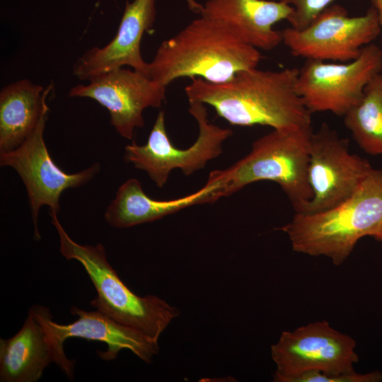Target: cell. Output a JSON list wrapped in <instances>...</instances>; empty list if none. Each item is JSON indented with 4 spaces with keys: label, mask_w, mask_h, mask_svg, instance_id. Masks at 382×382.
Wrapping results in <instances>:
<instances>
[{
    "label": "cell",
    "mask_w": 382,
    "mask_h": 382,
    "mask_svg": "<svg viewBox=\"0 0 382 382\" xmlns=\"http://www.w3.org/2000/svg\"><path fill=\"white\" fill-rule=\"evenodd\" d=\"M299 72L297 68L271 71L256 67L240 71L224 83L192 78L185 91L189 103L210 105L231 125L311 127L312 113L297 91Z\"/></svg>",
    "instance_id": "1"
},
{
    "label": "cell",
    "mask_w": 382,
    "mask_h": 382,
    "mask_svg": "<svg viewBox=\"0 0 382 382\" xmlns=\"http://www.w3.org/2000/svg\"><path fill=\"white\" fill-rule=\"evenodd\" d=\"M189 103V112L199 127L198 137L190 146L179 149L171 142L166 129L165 113L160 111L146 143L139 145L132 141L125 148V161L145 171L159 188L165 185L175 169L181 170L185 175L203 169L209 161L221 155L223 143L233 134L231 129L210 122L204 104Z\"/></svg>",
    "instance_id": "6"
},
{
    "label": "cell",
    "mask_w": 382,
    "mask_h": 382,
    "mask_svg": "<svg viewBox=\"0 0 382 382\" xmlns=\"http://www.w3.org/2000/svg\"><path fill=\"white\" fill-rule=\"evenodd\" d=\"M374 168L351 154L347 139L323 124L311 138L308 179L312 198L299 214L324 212L350 197Z\"/></svg>",
    "instance_id": "11"
},
{
    "label": "cell",
    "mask_w": 382,
    "mask_h": 382,
    "mask_svg": "<svg viewBox=\"0 0 382 382\" xmlns=\"http://www.w3.org/2000/svg\"><path fill=\"white\" fill-rule=\"evenodd\" d=\"M382 71V50L374 43L347 62L307 59L299 69L297 91L307 109L344 117L361 100L365 88Z\"/></svg>",
    "instance_id": "7"
},
{
    "label": "cell",
    "mask_w": 382,
    "mask_h": 382,
    "mask_svg": "<svg viewBox=\"0 0 382 382\" xmlns=\"http://www.w3.org/2000/svg\"><path fill=\"white\" fill-rule=\"evenodd\" d=\"M343 117L354 140L365 153L382 155V71L372 79L361 100Z\"/></svg>",
    "instance_id": "19"
},
{
    "label": "cell",
    "mask_w": 382,
    "mask_h": 382,
    "mask_svg": "<svg viewBox=\"0 0 382 382\" xmlns=\"http://www.w3.org/2000/svg\"><path fill=\"white\" fill-rule=\"evenodd\" d=\"M52 89L22 79L1 90L0 153L16 149L34 130Z\"/></svg>",
    "instance_id": "18"
},
{
    "label": "cell",
    "mask_w": 382,
    "mask_h": 382,
    "mask_svg": "<svg viewBox=\"0 0 382 382\" xmlns=\"http://www.w3.org/2000/svg\"><path fill=\"white\" fill-rule=\"evenodd\" d=\"M156 16L155 0L127 1L113 39L104 47H93L81 55L74 65V76L88 81L124 66L149 76V63L141 56V41Z\"/></svg>",
    "instance_id": "14"
},
{
    "label": "cell",
    "mask_w": 382,
    "mask_h": 382,
    "mask_svg": "<svg viewBox=\"0 0 382 382\" xmlns=\"http://www.w3.org/2000/svg\"><path fill=\"white\" fill-rule=\"evenodd\" d=\"M382 228V170L373 169L356 192L340 204L314 214L295 213L277 228L285 233L294 251L325 256L342 265L357 242Z\"/></svg>",
    "instance_id": "3"
},
{
    "label": "cell",
    "mask_w": 382,
    "mask_h": 382,
    "mask_svg": "<svg viewBox=\"0 0 382 382\" xmlns=\"http://www.w3.org/2000/svg\"><path fill=\"white\" fill-rule=\"evenodd\" d=\"M189 8L195 13H200L203 5L195 0H185Z\"/></svg>",
    "instance_id": "23"
},
{
    "label": "cell",
    "mask_w": 382,
    "mask_h": 382,
    "mask_svg": "<svg viewBox=\"0 0 382 382\" xmlns=\"http://www.w3.org/2000/svg\"><path fill=\"white\" fill-rule=\"evenodd\" d=\"M48 112L47 103L35 128L24 141L11 151L0 153V165L13 168L25 186L36 241L41 238L38 229L40 208L48 206L50 214L57 215L62 193L85 185L100 170L98 163L75 173H67L55 164L44 140Z\"/></svg>",
    "instance_id": "9"
},
{
    "label": "cell",
    "mask_w": 382,
    "mask_h": 382,
    "mask_svg": "<svg viewBox=\"0 0 382 382\" xmlns=\"http://www.w3.org/2000/svg\"><path fill=\"white\" fill-rule=\"evenodd\" d=\"M373 6L376 8L377 13H378V21H379V25H380V30H381V50H382V0H372Z\"/></svg>",
    "instance_id": "22"
},
{
    "label": "cell",
    "mask_w": 382,
    "mask_h": 382,
    "mask_svg": "<svg viewBox=\"0 0 382 382\" xmlns=\"http://www.w3.org/2000/svg\"><path fill=\"white\" fill-rule=\"evenodd\" d=\"M312 127L273 129L256 139L250 151L231 167L215 170L209 177L228 197L257 181L277 183L300 213L312 198L308 168Z\"/></svg>",
    "instance_id": "4"
},
{
    "label": "cell",
    "mask_w": 382,
    "mask_h": 382,
    "mask_svg": "<svg viewBox=\"0 0 382 382\" xmlns=\"http://www.w3.org/2000/svg\"><path fill=\"white\" fill-rule=\"evenodd\" d=\"M88 82L71 88L69 96L97 101L108 110L116 132L127 139L144 125V110L160 107L166 98V86L134 69L117 68Z\"/></svg>",
    "instance_id": "12"
},
{
    "label": "cell",
    "mask_w": 382,
    "mask_h": 382,
    "mask_svg": "<svg viewBox=\"0 0 382 382\" xmlns=\"http://www.w3.org/2000/svg\"><path fill=\"white\" fill-rule=\"evenodd\" d=\"M259 50L243 42L220 23L200 16L163 41L149 63V76L167 86L183 77L219 83L257 67Z\"/></svg>",
    "instance_id": "2"
},
{
    "label": "cell",
    "mask_w": 382,
    "mask_h": 382,
    "mask_svg": "<svg viewBox=\"0 0 382 382\" xmlns=\"http://www.w3.org/2000/svg\"><path fill=\"white\" fill-rule=\"evenodd\" d=\"M52 317L48 308L35 305L18 332L0 340L1 382H36L51 363L73 378L74 361L52 331Z\"/></svg>",
    "instance_id": "13"
},
{
    "label": "cell",
    "mask_w": 382,
    "mask_h": 382,
    "mask_svg": "<svg viewBox=\"0 0 382 382\" xmlns=\"http://www.w3.org/2000/svg\"><path fill=\"white\" fill-rule=\"evenodd\" d=\"M223 197L217 183L208 178L199 190L174 199L158 200L149 197L136 178L125 181L117 189L104 214L108 224L128 228L152 222L193 205L213 203Z\"/></svg>",
    "instance_id": "16"
},
{
    "label": "cell",
    "mask_w": 382,
    "mask_h": 382,
    "mask_svg": "<svg viewBox=\"0 0 382 382\" xmlns=\"http://www.w3.org/2000/svg\"><path fill=\"white\" fill-rule=\"evenodd\" d=\"M381 381L382 374L376 371L366 374L354 371L341 375H328L318 371H310L292 377L288 382H378Z\"/></svg>",
    "instance_id": "21"
},
{
    "label": "cell",
    "mask_w": 382,
    "mask_h": 382,
    "mask_svg": "<svg viewBox=\"0 0 382 382\" xmlns=\"http://www.w3.org/2000/svg\"><path fill=\"white\" fill-rule=\"evenodd\" d=\"M293 8L288 19L291 28L302 30L307 27L334 0H279Z\"/></svg>",
    "instance_id": "20"
},
{
    "label": "cell",
    "mask_w": 382,
    "mask_h": 382,
    "mask_svg": "<svg viewBox=\"0 0 382 382\" xmlns=\"http://www.w3.org/2000/svg\"><path fill=\"white\" fill-rule=\"evenodd\" d=\"M59 239V251L68 260L79 262L97 291L91 305L120 323L135 329L158 342L180 311L155 295L139 296L120 279L108 262L101 243L81 245L73 241L57 214H50Z\"/></svg>",
    "instance_id": "5"
},
{
    "label": "cell",
    "mask_w": 382,
    "mask_h": 382,
    "mask_svg": "<svg viewBox=\"0 0 382 382\" xmlns=\"http://www.w3.org/2000/svg\"><path fill=\"white\" fill-rule=\"evenodd\" d=\"M282 42L292 55L307 59L347 62L356 59L362 49L381 33L376 8L350 17L337 4L323 11L307 27L281 31Z\"/></svg>",
    "instance_id": "8"
},
{
    "label": "cell",
    "mask_w": 382,
    "mask_h": 382,
    "mask_svg": "<svg viewBox=\"0 0 382 382\" xmlns=\"http://www.w3.org/2000/svg\"><path fill=\"white\" fill-rule=\"evenodd\" d=\"M78 318L73 323L61 325L52 319L50 325L54 336L64 344L70 337L100 341L108 346L98 351L103 359L110 361L121 349H127L144 362L149 363L158 352V343L142 332L120 323L99 311H86L73 306L70 311Z\"/></svg>",
    "instance_id": "17"
},
{
    "label": "cell",
    "mask_w": 382,
    "mask_h": 382,
    "mask_svg": "<svg viewBox=\"0 0 382 382\" xmlns=\"http://www.w3.org/2000/svg\"><path fill=\"white\" fill-rule=\"evenodd\" d=\"M376 241L382 242V228L379 230L374 236Z\"/></svg>",
    "instance_id": "24"
},
{
    "label": "cell",
    "mask_w": 382,
    "mask_h": 382,
    "mask_svg": "<svg viewBox=\"0 0 382 382\" xmlns=\"http://www.w3.org/2000/svg\"><path fill=\"white\" fill-rule=\"evenodd\" d=\"M356 342L326 320L316 321L284 331L271 346L276 364L274 381L288 382L302 373L318 371L328 375L353 373L359 361Z\"/></svg>",
    "instance_id": "10"
},
{
    "label": "cell",
    "mask_w": 382,
    "mask_h": 382,
    "mask_svg": "<svg viewBox=\"0 0 382 382\" xmlns=\"http://www.w3.org/2000/svg\"><path fill=\"white\" fill-rule=\"evenodd\" d=\"M293 8L268 0H207L200 15L220 23L243 42L257 49L272 50L282 42L281 31L273 25L287 20Z\"/></svg>",
    "instance_id": "15"
}]
</instances>
